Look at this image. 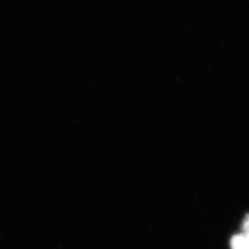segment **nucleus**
I'll return each instance as SVG.
<instances>
[{
  "instance_id": "nucleus-2",
  "label": "nucleus",
  "mask_w": 249,
  "mask_h": 249,
  "mask_svg": "<svg viewBox=\"0 0 249 249\" xmlns=\"http://www.w3.org/2000/svg\"><path fill=\"white\" fill-rule=\"evenodd\" d=\"M242 231L245 232L246 234L249 235V214H248L244 221H243V224H242Z\"/></svg>"
},
{
  "instance_id": "nucleus-1",
  "label": "nucleus",
  "mask_w": 249,
  "mask_h": 249,
  "mask_svg": "<svg viewBox=\"0 0 249 249\" xmlns=\"http://www.w3.org/2000/svg\"><path fill=\"white\" fill-rule=\"evenodd\" d=\"M231 249H249V235L245 232L235 234L230 242Z\"/></svg>"
}]
</instances>
